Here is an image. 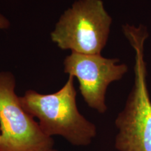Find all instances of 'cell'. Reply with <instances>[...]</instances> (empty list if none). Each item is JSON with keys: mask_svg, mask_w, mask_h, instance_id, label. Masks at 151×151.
Returning a JSON list of instances; mask_svg holds the SVG:
<instances>
[{"mask_svg": "<svg viewBox=\"0 0 151 151\" xmlns=\"http://www.w3.org/2000/svg\"><path fill=\"white\" fill-rule=\"evenodd\" d=\"M9 71L0 72V151H49L54 142L24 110Z\"/></svg>", "mask_w": 151, "mask_h": 151, "instance_id": "4", "label": "cell"}, {"mask_svg": "<svg viewBox=\"0 0 151 151\" xmlns=\"http://www.w3.org/2000/svg\"><path fill=\"white\" fill-rule=\"evenodd\" d=\"M49 151H55V150H53V149H52V150H49Z\"/></svg>", "mask_w": 151, "mask_h": 151, "instance_id": "7", "label": "cell"}, {"mask_svg": "<svg viewBox=\"0 0 151 151\" xmlns=\"http://www.w3.org/2000/svg\"><path fill=\"white\" fill-rule=\"evenodd\" d=\"M116 58L101 55H86L71 52L64 60V71L76 77L81 95L88 106L100 113L107 111L106 93L111 83L121 79L127 72L125 64Z\"/></svg>", "mask_w": 151, "mask_h": 151, "instance_id": "5", "label": "cell"}, {"mask_svg": "<svg viewBox=\"0 0 151 151\" xmlns=\"http://www.w3.org/2000/svg\"><path fill=\"white\" fill-rule=\"evenodd\" d=\"M0 139H1V134H0Z\"/></svg>", "mask_w": 151, "mask_h": 151, "instance_id": "8", "label": "cell"}, {"mask_svg": "<svg viewBox=\"0 0 151 151\" xmlns=\"http://www.w3.org/2000/svg\"><path fill=\"white\" fill-rule=\"evenodd\" d=\"M10 27V22L0 13V29H8Z\"/></svg>", "mask_w": 151, "mask_h": 151, "instance_id": "6", "label": "cell"}, {"mask_svg": "<svg viewBox=\"0 0 151 151\" xmlns=\"http://www.w3.org/2000/svg\"><path fill=\"white\" fill-rule=\"evenodd\" d=\"M122 31L135 52L134 82L125 106L115 121L118 151H151V99L147 86L144 44L148 37L145 26L126 24Z\"/></svg>", "mask_w": 151, "mask_h": 151, "instance_id": "1", "label": "cell"}, {"mask_svg": "<svg viewBox=\"0 0 151 151\" xmlns=\"http://www.w3.org/2000/svg\"><path fill=\"white\" fill-rule=\"evenodd\" d=\"M20 100L24 110L37 118L48 137L60 136L73 146H87L97 135L94 124L79 112L71 76L58 92L44 94L29 90Z\"/></svg>", "mask_w": 151, "mask_h": 151, "instance_id": "2", "label": "cell"}, {"mask_svg": "<svg viewBox=\"0 0 151 151\" xmlns=\"http://www.w3.org/2000/svg\"><path fill=\"white\" fill-rule=\"evenodd\" d=\"M111 23L112 18L101 0H78L60 16L50 37L62 50L101 55Z\"/></svg>", "mask_w": 151, "mask_h": 151, "instance_id": "3", "label": "cell"}]
</instances>
